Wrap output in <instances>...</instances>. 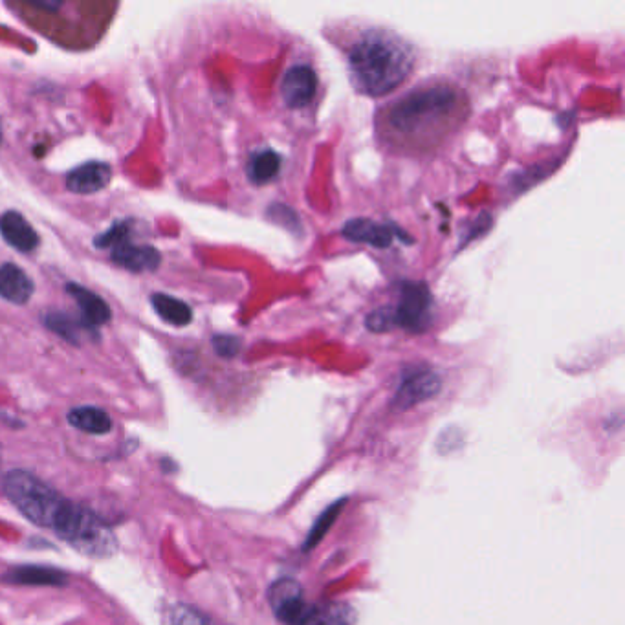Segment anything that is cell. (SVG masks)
I'll return each instance as SVG.
<instances>
[{
	"instance_id": "obj_1",
	"label": "cell",
	"mask_w": 625,
	"mask_h": 625,
	"mask_svg": "<svg viewBox=\"0 0 625 625\" xmlns=\"http://www.w3.org/2000/svg\"><path fill=\"white\" fill-rule=\"evenodd\" d=\"M2 490L22 516L37 527L50 528L76 550L87 549L101 532V519L74 505L39 477L13 470L2 479Z\"/></svg>"
},
{
	"instance_id": "obj_2",
	"label": "cell",
	"mask_w": 625,
	"mask_h": 625,
	"mask_svg": "<svg viewBox=\"0 0 625 625\" xmlns=\"http://www.w3.org/2000/svg\"><path fill=\"white\" fill-rule=\"evenodd\" d=\"M461 99L457 88L444 83L413 88L389 107L385 123L389 131L407 142H428L459 116Z\"/></svg>"
},
{
	"instance_id": "obj_3",
	"label": "cell",
	"mask_w": 625,
	"mask_h": 625,
	"mask_svg": "<svg viewBox=\"0 0 625 625\" xmlns=\"http://www.w3.org/2000/svg\"><path fill=\"white\" fill-rule=\"evenodd\" d=\"M411 66L409 48L393 33L367 32L349 50L352 79L369 96H382L398 87Z\"/></svg>"
},
{
	"instance_id": "obj_4",
	"label": "cell",
	"mask_w": 625,
	"mask_h": 625,
	"mask_svg": "<svg viewBox=\"0 0 625 625\" xmlns=\"http://www.w3.org/2000/svg\"><path fill=\"white\" fill-rule=\"evenodd\" d=\"M395 325L413 332L426 329L431 318V296L426 285L406 283L400 294L398 307L393 308Z\"/></svg>"
},
{
	"instance_id": "obj_5",
	"label": "cell",
	"mask_w": 625,
	"mask_h": 625,
	"mask_svg": "<svg viewBox=\"0 0 625 625\" xmlns=\"http://www.w3.org/2000/svg\"><path fill=\"white\" fill-rule=\"evenodd\" d=\"M440 382L439 374L428 371V369H418L413 373L406 374L402 384L396 391L393 406L396 409H411L429 398L439 395Z\"/></svg>"
},
{
	"instance_id": "obj_6",
	"label": "cell",
	"mask_w": 625,
	"mask_h": 625,
	"mask_svg": "<svg viewBox=\"0 0 625 625\" xmlns=\"http://www.w3.org/2000/svg\"><path fill=\"white\" fill-rule=\"evenodd\" d=\"M268 600L274 609L275 616L288 625H296L301 622L303 615L307 613L305 600H303V589L294 580H277L270 587Z\"/></svg>"
},
{
	"instance_id": "obj_7",
	"label": "cell",
	"mask_w": 625,
	"mask_h": 625,
	"mask_svg": "<svg viewBox=\"0 0 625 625\" xmlns=\"http://www.w3.org/2000/svg\"><path fill=\"white\" fill-rule=\"evenodd\" d=\"M318 77L316 72L307 65L292 66L283 77V98L288 107H305L316 96Z\"/></svg>"
},
{
	"instance_id": "obj_8",
	"label": "cell",
	"mask_w": 625,
	"mask_h": 625,
	"mask_svg": "<svg viewBox=\"0 0 625 625\" xmlns=\"http://www.w3.org/2000/svg\"><path fill=\"white\" fill-rule=\"evenodd\" d=\"M2 239L22 253H30L39 246V235L28 224V220L17 211H6L0 215Z\"/></svg>"
},
{
	"instance_id": "obj_9",
	"label": "cell",
	"mask_w": 625,
	"mask_h": 625,
	"mask_svg": "<svg viewBox=\"0 0 625 625\" xmlns=\"http://www.w3.org/2000/svg\"><path fill=\"white\" fill-rule=\"evenodd\" d=\"M110 178H112L110 165L103 164V162H88V164L79 165L68 175L66 187L77 195H90L109 186Z\"/></svg>"
},
{
	"instance_id": "obj_10",
	"label": "cell",
	"mask_w": 625,
	"mask_h": 625,
	"mask_svg": "<svg viewBox=\"0 0 625 625\" xmlns=\"http://www.w3.org/2000/svg\"><path fill=\"white\" fill-rule=\"evenodd\" d=\"M112 261L131 272H147L156 270L162 257L153 246H136L127 239L112 248Z\"/></svg>"
},
{
	"instance_id": "obj_11",
	"label": "cell",
	"mask_w": 625,
	"mask_h": 625,
	"mask_svg": "<svg viewBox=\"0 0 625 625\" xmlns=\"http://www.w3.org/2000/svg\"><path fill=\"white\" fill-rule=\"evenodd\" d=\"M66 290L81 308L83 323L87 327H99V325L109 323L112 312H110V307L105 299H101L92 290H88L85 286L76 285V283H70L66 286Z\"/></svg>"
},
{
	"instance_id": "obj_12",
	"label": "cell",
	"mask_w": 625,
	"mask_h": 625,
	"mask_svg": "<svg viewBox=\"0 0 625 625\" xmlns=\"http://www.w3.org/2000/svg\"><path fill=\"white\" fill-rule=\"evenodd\" d=\"M33 294V281L17 264L0 266V297L13 305H24Z\"/></svg>"
},
{
	"instance_id": "obj_13",
	"label": "cell",
	"mask_w": 625,
	"mask_h": 625,
	"mask_svg": "<svg viewBox=\"0 0 625 625\" xmlns=\"http://www.w3.org/2000/svg\"><path fill=\"white\" fill-rule=\"evenodd\" d=\"M343 235L354 242H365L376 248H387L393 242V228L369 219H352L343 226Z\"/></svg>"
},
{
	"instance_id": "obj_14",
	"label": "cell",
	"mask_w": 625,
	"mask_h": 625,
	"mask_svg": "<svg viewBox=\"0 0 625 625\" xmlns=\"http://www.w3.org/2000/svg\"><path fill=\"white\" fill-rule=\"evenodd\" d=\"M2 582L13 585H63L66 582L65 572L52 567L39 565H21L13 567L2 576Z\"/></svg>"
},
{
	"instance_id": "obj_15",
	"label": "cell",
	"mask_w": 625,
	"mask_h": 625,
	"mask_svg": "<svg viewBox=\"0 0 625 625\" xmlns=\"http://www.w3.org/2000/svg\"><path fill=\"white\" fill-rule=\"evenodd\" d=\"M68 422H70V426H74L79 431L90 433V435H105L112 429V420L99 407H76L68 413Z\"/></svg>"
},
{
	"instance_id": "obj_16",
	"label": "cell",
	"mask_w": 625,
	"mask_h": 625,
	"mask_svg": "<svg viewBox=\"0 0 625 625\" xmlns=\"http://www.w3.org/2000/svg\"><path fill=\"white\" fill-rule=\"evenodd\" d=\"M151 303H153L154 312L164 321H167L169 325L186 327L193 319V310L189 308L187 303L176 299V297L167 296V294H154L151 297Z\"/></svg>"
},
{
	"instance_id": "obj_17",
	"label": "cell",
	"mask_w": 625,
	"mask_h": 625,
	"mask_svg": "<svg viewBox=\"0 0 625 625\" xmlns=\"http://www.w3.org/2000/svg\"><path fill=\"white\" fill-rule=\"evenodd\" d=\"M297 625H354V613L349 605L329 604L307 609Z\"/></svg>"
},
{
	"instance_id": "obj_18",
	"label": "cell",
	"mask_w": 625,
	"mask_h": 625,
	"mask_svg": "<svg viewBox=\"0 0 625 625\" xmlns=\"http://www.w3.org/2000/svg\"><path fill=\"white\" fill-rule=\"evenodd\" d=\"M281 158L274 151H261L253 154L250 164H248V176L253 184H266L274 180V176L279 173Z\"/></svg>"
},
{
	"instance_id": "obj_19",
	"label": "cell",
	"mask_w": 625,
	"mask_h": 625,
	"mask_svg": "<svg viewBox=\"0 0 625 625\" xmlns=\"http://www.w3.org/2000/svg\"><path fill=\"white\" fill-rule=\"evenodd\" d=\"M44 325L48 329L54 330L55 334H59L61 338L72 341V343H79L83 330L87 329L85 323H77L66 314H48L44 318Z\"/></svg>"
},
{
	"instance_id": "obj_20",
	"label": "cell",
	"mask_w": 625,
	"mask_h": 625,
	"mask_svg": "<svg viewBox=\"0 0 625 625\" xmlns=\"http://www.w3.org/2000/svg\"><path fill=\"white\" fill-rule=\"evenodd\" d=\"M341 505H332L330 506L327 512H323L321 517H319L318 521H316V525L314 528L310 530V534H308L307 543H305V550H310L312 547H316L319 541L323 539V536L327 534V530L332 527V523L336 521V517L340 514Z\"/></svg>"
},
{
	"instance_id": "obj_21",
	"label": "cell",
	"mask_w": 625,
	"mask_h": 625,
	"mask_svg": "<svg viewBox=\"0 0 625 625\" xmlns=\"http://www.w3.org/2000/svg\"><path fill=\"white\" fill-rule=\"evenodd\" d=\"M129 230H131V222H118V224L112 226L107 233L99 235L98 239L94 241V244H96L98 248H114V246H118L120 242L129 239Z\"/></svg>"
},
{
	"instance_id": "obj_22",
	"label": "cell",
	"mask_w": 625,
	"mask_h": 625,
	"mask_svg": "<svg viewBox=\"0 0 625 625\" xmlns=\"http://www.w3.org/2000/svg\"><path fill=\"white\" fill-rule=\"evenodd\" d=\"M171 625H209V622L195 607L176 605L171 613Z\"/></svg>"
},
{
	"instance_id": "obj_23",
	"label": "cell",
	"mask_w": 625,
	"mask_h": 625,
	"mask_svg": "<svg viewBox=\"0 0 625 625\" xmlns=\"http://www.w3.org/2000/svg\"><path fill=\"white\" fill-rule=\"evenodd\" d=\"M367 325H369V329L376 330V332H385V330L393 329V327H396L395 318H393V308L385 307L376 310L367 319Z\"/></svg>"
},
{
	"instance_id": "obj_24",
	"label": "cell",
	"mask_w": 625,
	"mask_h": 625,
	"mask_svg": "<svg viewBox=\"0 0 625 625\" xmlns=\"http://www.w3.org/2000/svg\"><path fill=\"white\" fill-rule=\"evenodd\" d=\"M213 347H215V351L220 356H224V358H231V356H235L239 349H241V341L239 338H235V336H226V334H222V336H215L213 338Z\"/></svg>"
},
{
	"instance_id": "obj_25",
	"label": "cell",
	"mask_w": 625,
	"mask_h": 625,
	"mask_svg": "<svg viewBox=\"0 0 625 625\" xmlns=\"http://www.w3.org/2000/svg\"><path fill=\"white\" fill-rule=\"evenodd\" d=\"M0 138H2V129H0Z\"/></svg>"
}]
</instances>
